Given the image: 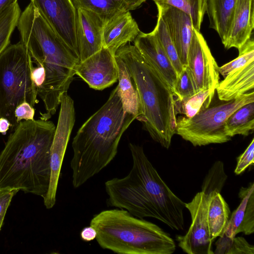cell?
I'll list each match as a JSON object with an SVG mask.
<instances>
[{"mask_svg": "<svg viewBox=\"0 0 254 254\" xmlns=\"http://www.w3.org/2000/svg\"><path fill=\"white\" fill-rule=\"evenodd\" d=\"M129 148L132 166L128 174L105 183L108 205L140 219H157L173 230H184L185 203L162 180L142 146L130 143Z\"/></svg>", "mask_w": 254, "mask_h": 254, "instance_id": "6da1fadb", "label": "cell"}, {"mask_svg": "<svg viewBox=\"0 0 254 254\" xmlns=\"http://www.w3.org/2000/svg\"><path fill=\"white\" fill-rule=\"evenodd\" d=\"M55 130L52 122L41 119L18 124L0 153V187L45 196Z\"/></svg>", "mask_w": 254, "mask_h": 254, "instance_id": "7a4b0ae2", "label": "cell"}, {"mask_svg": "<svg viewBox=\"0 0 254 254\" xmlns=\"http://www.w3.org/2000/svg\"><path fill=\"white\" fill-rule=\"evenodd\" d=\"M135 119L124 110L117 86L73 139L70 165L74 188L83 185L111 163L117 153L123 133Z\"/></svg>", "mask_w": 254, "mask_h": 254, "instance_id": "3957f363", "label": "cell"}, {"mask_svg": "<svg viewBox=\"0 0 254 254\" xmlns=\"http://www.w3.org/2000/svg\"><path fill=\"white\" fill-rule=\"evenodd\" d=\"M115 55L125 63L138 92L142 113L136 119L154 141L168 149L176 132L175 94L134 45L121 47Z\"/></svg>", "mask_w": 254, "mask_h": 254, "instance_id": "277c9868", "label": "cell"}, {"mask_svg": "<svg viewBox=\"0 0 254 254\" xmlns=\"http://www.w3.org/2000/svg\"><path fill=\"white\" fill-rule=\"evenodd\" d=\"M90 225L101 248L119 254H172L176 244L158 225L135 217L124 209L94 215Z\"/></svg>", "mask_w": 254, "mask_h": 254, "instance_id": "5b68a950", "label": "cell"}, {"mask_svg": "<svg viewBox=\"0 0 254 254\" xmlns=\"http://www.w3.org/2000/svg\"><path fill=\"white\" fill-rule=\"evenodd\" d=\"M34 67L30 53L20 41L9 45L0 54V118L7 119L11 127L18 125L14 111L19 104L27 102L34 107L38 102Z\"/></svg>", "mask_w": 254, "mask_h": 254, "instance_id": "8992f818", "label": "cell"}, {"mask_svg": "<svg viewBox=\"0 0 254 254\" xmlns=\"http://www.w3.org/2000/svg\"><path fill=\"white\" fill-rule=\"evenodd\" d=\"M16 27L35 64L52 67L79 58L31 2L21 12Z\"/></svg>", "mask_w": 254, "mask_h": 254, "instance_id": "52a82bcc", "label": "cell"}, {"mask_svg": "<svg viewBox=\"0 0 254 254\" xmlns=\"http://www.w3.org/2000/svg\"><path fill=\"white\" fill-rule=\"evenodd\" d=\"M252 102H254L253 90L224 103L209 107L190 118L179 117L176 120V133L194 146L228 142L231 138L224 131L227 120L238 108Z\"/></svg>", "mask_w": 254, "mask_h": 254, "instance_id": "ba28073f", "label": "cell"}, {"mask_svg": "<svg viewBox=\"0 0 254 254\" xmlns=\"http://www.w3.org/2000/svg\"><path fill=\"white\" fill-rule=\"evenodd\" d=\"M60 106L57 126L51 147L49 185L43 197L44 205L47 209L53 208L56 203L62 166L75 122L74 102L67 92L63 95Z\"/></svg>", "mask_w": 254, "mask_h": 254, "instance_id": "9c48e42d", "label": "cell"}, {"mask_svg": "<svg viewBox=\"0 0 254 254\" xmlns=\"http://www.w3.org/2000/svg\"><path fill=\"white\" fill-rule=\"evenodd\" d=\"M209 193L197 192L191 201L185 203L191 223L185 235L178 236L179 247L188 254H213L207 222Z\"/></svg>", "mask_w": 254, "mask_h": 254, "instance_id": "30bf717a", "label": "cell"}, {"mask_svg": "<svg viewBox=\"0 0 254 254\" xmlns=\"http://www.w3.org/2000/svg\"><path fill=\"white\" fill-rule=\"evenodd\" d=\"M187 62L196 93L203 90L215 91L220 79L219 66L203 36L194 28Z\"/></svg>", "mask_w": 254, "mask_h": 254, "instance_id": "8fae6325", "label": "cell"}, {"mask_svg": "<svg viewBox=\"0 0 254 254\" xmlns=\"http://www.w3.org/2000/svg\"><path fill=\"white\" fill-rule=\"evenodd\" d=\"M30 2L79 57L75 30L76 9L72 0H30Z\"/></svg>", "mask_w": 254, "mask_h": 254, "instance_id": "7c38bea8", "label": "cell"}, {"mask_svg": "<svg viewBox=\"0 0 254 254\" xmlns=\"http://www.w3.org/2000/svg\"><path fill=\"white\" fill-rule=\"evenodd\" d=\"M74 70L75 74L95 90H103L118 80L115 55L104 47L85 60L79 62Z\"/></svg>", "mask_w": 254, "mask_h": 254, "instance_id": "4fadbf2b", "label": "cell"}, {"mask_svg": "<svg viewBox=\"0 0 254 254\" xmlns=\"http://www.w3.org/2000/svg\"><path fill=\"white\" fill-rule=\"evenodd\" d=\"M104 19L97 13L83 8L76 9V38L80 62L103 47Z\"/></svg>", "mask_w": 254, "mask_h": 254, "instance_id": "5bb4252c", "label": "cell"}, {"mask_svg": "<svg viewBox=\"0 0 254 254\" xmlns=\"http://www.w3.org/2000/svg\"><path fill=\"white\" fill-rule=\"evenodd\" d=\"M155 4L174 42L182 65L187 66L188 51L194 29L190 17L169 5Z\"/></svg>", "mask_w": 254, "mask_h": 254, "instance_id": "9a60e30c", "label": "cell"}, {"mask_svg": "<svg viewBox=\"0 0 254 254\" xmlns=\"http://www.w3.org/2000/svg\"><path fill=\"white\" fill-rule=\"evenodd\" d=\"M133 43L144 60L174 92L177 73L153 32L145 33L140 31Z\"/></svg>", "mask_w": 254, "mask_h": 254, "instance_id": "2e32d148", "label": "cell"}, {"mask_svg": "<svg viewBox=\"0 0 254 254\" xmlns=\"http://www.w3.org/2000/svg\"><path fill=\"white\" fill-rule=\"evenodd\" d=\"M140 31L129 11H121L105 22L103 47L115 55L121 47L133 42Z\"/></svg>", "mask_w": 254, "mask_h": 254, "instance_id": "e0dca14e", "label": "cell"}, {"mask_svg": "<svg viewBox=\"0 0 254 254\" xmlns=\"http://www.w3.org/2000/svg\"><path fill=\"white\" fill-rule=\"evenodd\" d=\"M239 196L241 201L232 212L222 235L232 239L239 233L249 235L254 232V183L242 187Z\"/></svg>", "mask_w": 254, "mask_h": 254, "instance_id": "ac0fdd59", "label": "cell"}, {"mask_svg": "<svg viewBox=\"0 0 254 254\" xmlns=\"http://www.w3.org/2000/svg\"><path fill=\"white\" fill-rule=\"evenodd\" d=\"M254 28V0H237L225 48L240 50L251 38Z\"/></svg>", "mask_w": 254, "mask_h": 254, "instance_id": "d6986e66", "label": "cell"}, {"mask_svg": "<svg viewBox=\"0 0 254 254\" xmlns=\"http://www.w3.org/2000/svg\"><path fill=\"white\" fill-rule=\"evenodd\" d=\"M254 88V61L236 69L219 81L216 91L218 98L229 101Z\"/></svg>", "mask_w": 254, "mask_h": 254, "instance_id": "ffe728a7", "label": "cell"}, {"mask_svg": "<svg viewBox=\"0 0 254 254\" xmlns=\"http://www.w3.org/2000/svg\"><path fill=\"white\" fill-rule=\"evenodd\" d=\"M209 27L214 30L223 45L230 31L237 0H204Z\"/></svg>", "mask_w": 254, "mask_h": 254, "instance_id": "44dd1931", "label": "cell"}, {"mask_svg": "<svg viewBox=\"0 0 254 254\" xmlns=\"http://www.w3.org/2000/svg\"><path fill=\"white\" fill-rule=\"evenodd\" d=\"M115 58L118 71V91L124 110L136 119L142 113L138 92L125 63L115 55Z\"/></svg>", "mask_w": 254, "mask_h": 254, "instance_id": "7402d4cb", "label": "cell"}, {"mask_svg": "<svg viewBox=\"0 0 254 254\" xmlns=\"http://www.w3.org/2000/svg\"><path fill=\"white\" fill-rule=\"evenodd\" d=\"M230 215L229 207L220 192L209 193L207 207V222L211 240L220 237L223 233Z\"/></svg>", "mask_w": 254, "mask_h": 254, "instance_id": "603a6c76", "label": "cell"}, {"mask_svg": "<svg viewBox=\"0 0 254 254\" xmlns=\"http://www.w3.org/2000/svg\"><path fill=\"white\" fill-rule=\"evenodd\" d=\"M254 128V102H252L240 107L229 117L224 131L231 138L237 134L248 136Z\"/></svg>", "mask_w": 254, "mask_h": 254, "instance_id": "cb8c5ba5", "label": "cell"}, {"mask_svg": "<svg viewBox=\"0 0 254 254\" xmlns=\"http://www.w3.org/2000/svg\"><path fill=\"white\" fill-rule=\"evenodd\" d=\"M215 92L211 90H203L181 100L176 98L177 114H184L188 118L192 117L209 107Z\"/></svg>", "mask_w": 254, "mask_h": 254, "instance_id": "d4e9b609", "label": "cell"}, {"mask_svg": "<svg viewBox=\"0 0 254 254\" xmlns=\"http://www.w3.org/2000/svg\"><path fill=\"white\" fill-rule=\"evenodd\" d=\"M76 9L83 8L93 11L105 21L118 12L127 10L122 0H71Z\"/></svg>", "mask_w": 254, "mask_h": 254, "instance_id": "484cf974", "label": "cell"}, {"mask_svg": "<svg viewBox=\"0 0 254 254\" xmlns=\"http://www.w3.org/2000/svg\"><path fill=\"white\" fill-rule=\"evenodd\" d=\"M154 3L166 4L187 14L193 28L199 31L205 13L204 0H152Z\"/></svg>", "mask_w": 254, "mask_h": 254, "instance_id": "4316f807", "label": "cell"}, {"mask_svg": "<svg viewBox=\"0 0 254 254\" xmlns=\"http://www.w3.org/2000/svg\"><path fill=\"white\" fill-rule=\"evenodd\" d=\"M17 2L6 8L0 14V54L10 45L11 35L21 14Z\"/></svg>", "mask_w": 254, "mask_h": 254, "instance_id": "83f0119b", "label": "cell"}, {"mask_svg": "<svg viewBox=\"0 0 254 254\" xmlns=\"http://www.w3.org/2000/svg\"><path fill=\"white\" fill-rule=\"evenodd\" d=\"M152 31L168 57L178 75L182 71L184 66L179 59L176 47L166 26L158 13L156 24Z\"/></svg>", "mask_w": 254, "mask_h": 254, "instance_id": "f1b7e54d", "label": "cell"}, {"mask_svg": "<svg viewBox=\"0 0 254 254\" xmlns=\"http://www.w3.org/2000/svg\"><path fill=\"white\" fill-rule=\"evenodd\" d=\"M215 243L216 254H254V247L243 237L232 239L221 235Z\"/></svg>", "mask_w": 254, "mask_h": 254, "instance_id": "f546056e", "label": "cell"}, {"mask_svg": "<svg viewBox=\"0 0 254 254\" xmlns=\"http://www.w3.org/2000/svg\"><path fill=\"white\" fill-rule=\"evenodd\" d=\"M238 51L239 55L236 59L219 67V74L224 78L232 71L254 61L253 38H251Z\"/></svg>", "mask_w": 254, "mask_h": 254, "instance_id": "4dcf8cb0", "label": "cell"}, {"mask_svg": "<svg viewBox=\"0 0 254 254\" xmlns=\"http://www.w3.org/2000/svg\"><path fill=\"white\" fill-rule=\"evenodd\" d=\"M222 162H215L205 177L201 187V191L209 193L213 191L221 192L227 180Z\"/></svg>", "mask_w": 254, "mask_h": 254, "instance_id": "1f68e13d", "label": "cell"}, {"mask_svg": "<svg viewBox=\"0 0 254 254\" xmlns=\"http://www.w3.org/2000/svg\"><path fill=\"white\" fill-rule=\"evenodd\" d=\"M176 98L181 100L196 94L191 76L188 67L184 66L178 75L174 89Z\"/></svg>", "mask_w": 254, "mask_h": 254, "instance_id": "d6a6232c", "label": "cell"}, {"mask_svg": "<svg viewBox=\"0 0 254 254\" xmlns=\"http://www.w3.org/2000/svg\"><path fill=\"white\" fill-rule=\"evenodd\" d=\"M254 163V139L246 149L245 151L237 158V162L234 173L240 175L243 173L249 167Z\"/></svg>", "mask_w": 254, "mask_h": 254, "instance_id": "836d02e7", "label": "cell"}, {"mask_svg": "<svg viewBox=\"0 0 254 254\" xmlns=\"http://www.w3.org/2000/svg\"><path fill=\"white\" fill-rule=\"evenodd\" d=\"M19 191L17 189L0 187V230L12 198Z\"/></svg>", "mask_w": 254, "mask_h": 254, "instance_id": "e575fe53", "label": "cell"}, {"mask_svg": "<svg viewBox=\"0 0 254 254\" xmlns=\"http://www.w3.org/2000/svg\"><path fill=\"white\" fill-rule=\"evenodd\" d=\"M35 110L33 107L27 102L19 104L14 111L15 117L18 124L22 120H34Z\"/></svg>", "mask_w": 254, "mask_h": 254, "instance_id": "d590c367", "label": "cell"}, {"mask_svg": "<svg viewBox=\"0 0 254 254\" xmlns=\"http://www.w3.org/2000/svg\"><path fill=\"white\" fill-rule=\"evenodd\" d=\"M32 77L38 89L43 84L45 78V71L43 66L37 65L34 66L32 71Z\"/></svg>", "mask_w": 254, "mask_h": 254, "instance_id": "8d00e7d4", "label": "cell"}, {"mask_svg": "<svg viewBox=\"0 0 254 254\" xmlns=\"http://www.w3.org/2000/svg\"><path fill=\"white\" fill-rule=\"evenodd\" d=\"M81 239L85 242H90L96 239V231L91 226L84 227L80 232Z\"/></svg>", "mask_w": 254, "mask_h": 254, "instance_id": "74e56055", "label": "cell"}, {"mask_svg": "<svg viewBox=\"0 0 254 254\" xmlns=\"http://www.w3.org/2000/svg\"><path fill=\"white\" fill-rule=\"evenodd\" d=\"M127 10H132L141 6L146 0H122Z\"/></svg>", "mask_w": 254, "mask_h": 254, "instance_id": "f35d334b", "label": "cell"}, {"mask_svg": "<svg viewBox=\"0 0 254 254\" xmlns=\"http://www.w3.org/2000/svg\"><path fill=\"white\" fill-rule=\"evenodd\" d=\"M11 127L9 121L6 118H0V133L5 134Z\"/></svg>", "mask_w": 254, "mask_h": 254, "instance_id": "ab89813d", "label": "cell"}, {"mask_svg": "<svg viewBox=\"0 0 254 254\" xmlns=\"http://www.w3.org/2000/svg\"><path fill=\"white\" fill-rule=\"evenodd\" d=\"M17 2V0H0V14L7 7Z\"/></svg>", "mask_w": 254, "mask_h": 254, "instance_id": "60d3db41", "label": "cell"}]
</instances>
